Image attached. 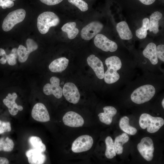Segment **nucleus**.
Returning <instances> with one entry per match:
<instances>
[{
    "label": "nucleus",
    "mask_w": 164,
    "mask_h": 164,
    "mask_svg": "<svg viewBox=\"0 0 164 164\" xmlns=\"http://www.w3.org/2000/svg\"><path fill=\"white\" fill-rule=\"evenodd\" d=\"M105 63L108 69L104 73V80L108 84L114 83L120 78V75L117 71L121 68V60L117 56H111L106 59Z\"/></svg>",
    "instance_id": "nucleus-1"
},
{
    "label": "nucleus",
    "mask_w": 164,
    "mask_h": 164,
    "mask_svg": "<svg viewBox=\"0 0 164 164\" xmlns=\"http://www.w3.org/2000/svg\"><path fill=\"white\" fill-rule=\"evenodd\" d=\"M60 20L55 13L45 12L40 14L37 19V27L39 32L44 34L47 33L50 27L55 26L60 23Z\"/></svg>",
    "instance_id": "nucleus-2"
},
{
    "label": "nucleus",
    "mask_w": 164,
    "mask_h": 164,
    "mask_svg": "<svg viewBox=\"0 0 164 164\" xmlns=\"http://www.w3.org/2000/svg\"><path fill=\"white\" fill-rule=\"evenodd\" d=\"M155 93L154 87L150 84L145 85L135 89L131 96L132 101L135 103L140 104L150 100Z\"/></svg>",
    "instance_id": "nucleus-3"
},
{
    "label": "nucleus",
    "mask_w": 164,
    "mask_h": 164,
    "mask_svg": "<svg viewBox=\"0 0 164 164\" xmlns=\"http://www.w3.org/2000/svg\"><path fill=\"white\" fill-rule=\"evenodd\" d=\"M139 123L142 129L147 128L148 132L154 133L164 125V120L162 118L152 117L149 114L143 113L140 117Z\"/></svg>",
    "instance_id": "nucleus-4"
},
{
    "label": "nucleus",
    "mask_w": 164,
    "mask_h": 164,
    "mask_svg": "<svg viewBox=\"0 0 164 164\" xmlns=\"http://www.w3.org/2000/svg\"><path fill=\"white\" fill-rule=\"evenodd\" d=\"M26 15L25 10L19 9L9 13L4 19L2 29L5 32L10 30L16 24L22 22Z\"/></svg>",
    "instance_id": "nucleus-5"
},
{
    "label": "nucleus",
    "mask_w": 164,
    "mask_h": 164,
    "mask_svg": "<svg viewBox=\"0 0 164 164\" xmlns=\"http://www.w3.org/2000/svg\"><path fill=\"white\" fill-rule=\"evenodd\" d=\"M92 138L88 135L80 136L73 142L71 150L74 153H80L89 150L93 144Z\"/></svg>",
    "instance_id": "nucleus-6"
},
{
    "label": "nucleus",
    "mask_w": 164,
    "mask_h": 164,
    "mask_svg": "<svg viewBox=\"0 0 164 164\" xmlns=\"http://www.w3.org/2000/svg\"><path fill=\"white\" fill-rule=\"evenodd\" d=\"M138 150L147 161H151L153 157L154 148L152 139L148 137L143 138L137 145Z\"/></svg>",
    "instance_id": "nucleus-7"
},
{
    "label": "nucleus",
    "mask_w": 164,
    "mask_h": 164,
    "mask_svg": "<svg viewBox=\"0 0 164 164\" xmlns=\"http://www.w3.org/2000/svg\"><path fill=\"white\" fill-rule=\"evenodd\" d=\"M95 45L98 48L105 52H111L116 51L118 48L116 43L109 39L105 35L101 34H97L94 39Z\"/></svg>",
    "instance_id": "nucleus-8"
},
{
    "label": "nucleus",
    "mask_w": 164,
    "mask_h": 164,
    "mask_svg": "<svg viewBox=\"0 0 164 164\" xmlns=\"http://www.w3.org/2000/svg\"><path fill=\"white\" fill-rule=\"evenodd\" d=\"M51 84H46L43 87V91L47 95L53 94L57 98L60 99L63 95L62 88L60 86V80L56 77H52L50 80Z\"/></svg>",
    "instance_id": "nucleus-9"
},
{
    "label": "nucleus",
    "mask_w": 164,
    "mask_h": 164,
    "mask_svg": "<svg viewBox=\"0 0 164 164\" xmlns=\"http://www.w3.org/2000/svg\"><path fill=\"white\" fill-rule=\"evenodd\" d=\"M103 24L98 21L92 22L85 26L81 32V37L85 40H89L97 34L102 30Z\"/></svg>",
    "instance_id": "nucleus-10"
},
{
    "label": "nucleus",
    "mask_w": 164,
    "mask_h": 164,
    "mask_svg": "<svg viewBox=\"0 0 164 164\" xmlns=\"http://www.w3.org/2000/svg\"><path fill=\"white\" fill-rule=\"evenodd\" d=\"M62 91L64 97L70 102L76 104L79 101L80 94L77 88L73 83H66L63 86Z\"/></svg>",
    "instance_id": "nucleus-11"
},
{
    "label": "nucleus",
    "mask_w": 164,
    "mask_h": 164,
    "mask_svg": "<svg viewBox=\"0 0 164 164\" xmlns=\"http://www.w3.org/2000/svg\"><path fill=\"white\" fill-rule=\"evenodd\" d=\"M31 115L34 119L38 121L46 122L50 120V116L46 107L41 103L34 105L32 110Z\"/></svg>",
    "instance_id": "nucleus-12"
},
{
    "label": "nucleus",
    "mask_w": 164,
    "mask_h": 164,
    "mask_svg": "<svg viewBox=\"0 0 164 164\" xmlns=\"http://www.w3.org/2000/svg\"><path fill=\"white\" fill-rule=\"evenodd\" d=\"M63 121L65 125L71 127H81L84 123L82 117L73 111L67 112L63 116Z\"/></svg>",
    "instance_id": "nucleus-13"
},
{
    "label": "nucleus",
    "mask_w": 164,
    "mask_h": 164,
    "mask_svg": "<svg viewBox=\"0 0 164 164\" xmlns=\"http://www.w3.org/2000/svg\"><path fill=\"white\" fill-rule=\"evenodd\" d=\"M88 65L94 71L97 77L102 79L104 77L103 64L102 61L93 54L89 56L87 58Z\"/></svg>",
    "instance_id": "nucleus-14"
},
{
    "label": "nucleus",
    "mask_w": 164,
    "mask_h": 164,
    "mask_svg": "<svg viewBox=\"0 0 164 164\" xmlns=\"http://www.w3.org/2000/svg\"><path fill=\"white\" fill-rule=\"evenodd\" d=\"M26 155L30 164H43L46 159V156L43 152L34 149L27 151Z\"/></svg>",
    "instance_id": "nucleus-15"
},
{
    "label": "nucleus",
    "mask_w": 164,
    "mask_h": 164,
    "mask_svg": "<svg viewBox=\"0 0 164 164\" xmlns=\"http://www.w3.org/2000/svg\"><path fill=\"white\" fill-rule=\"evenodd\" d=\"M103 113L98 114L100 121L106 125H110L112 121V118L117 113L116 109L111 106H105L103 108Z\"/></svg>",
    "instance_id": "nucleus-16"
},
{
    "label": "nucleus",
    "mask_w": 164,
    "mask_h": 164,
    "mask_svg": "<svg viewBox=\"0 0 164 164\" xmlns=\"http://www.w3.org/2000/svg\"><path fill=\"white\" fill-rule=\"evenodd\" d=\"M69 61V60L65 57L56 59L50 63L49 69L53 72H61L67 68Z\"/></svg>",
    "instance_id": "nucleus-17"
},
{
    "label": "nucleus",
    "mask_w": 164,
    "mask_h": 164,
    "mask_svg": "<svg viewBox=\"0 0 164 164\" xmlns=\"http://www.w3.org/2000/svg\"><path fill=\"white\" fill-rule=\"evenodd\" d=\"M143 56L148 59L152 64H156L158 62L156 52V46L154 43H149L142 52Z\"/></svg>",
    "instance_id": "nucleus-18"
},
{
    "label": "nucleus",
    "mask_w": 164,
    "mask_h": 164,
    "mask_svg": "<svg viewBox=\"0 0 164 164\" xmlns=\"http://www.w3.org/2000/svg\"><path fill=\"white\" fill-rule=\"evenodd\" d=\"M17 97V94L15 92L12 94L9 93L3 100L4 104L8 108L10 113L13 116L16 115L19 111L18 105L15 102Z\"/></svg>",
    "instance_id": "nucleus-19"
},
{
    "label": "nucleus",
    "mask_w": 164,
    "mask_h": 164,
    "mask_svg": "<svg viewBox=\"0 0 164 164\" xmlns=\"http://www.w3.org/2000/svg\"><path fill=\"white\" fill-rule=\"evenodd\" d=\"M116 30L120 38L124 40H129L133 37L132 33L125 21L118 23L116 26Z\"/></svg>",
    "instance_id": "nucleus-20"
},
{
    "label": "nucleus",
    "mask_w": 164,
    "mask_h": 164,
    "mask_svg": "<svg viewBox=\"0 0 164 164\" xmlns=\"http://www.w3.org/2000/svg\"><path fill=\"white\" fill-rule=\"evenodd\" d=\"M129 139L128 135L126 133H122L116 137L114 142L115 152L117 154L120 155L123 152V145L127 142Z\"/></svg>",
    "instance_id": "nucleus-21"
},
{
    "label": "nucleus",
    "mask_w": 164,
    "mask_h": 164,
    "mask_svg": "<svg viewBox=\"0 0 164 164\" xmlns=\"http://www.w3.org/2000/svg\"><path fill=\"white\" fill-rule=\"evenodd\" d=\"M162 14L159 12H155L152 13L150 17L149 31L155 34L157 33L159 31V21L162 17Z\"/></svg>",
    "instance_id": "nucleus-22"
},
{
    "label": "nucleus",
    "mask_w": 164,
    "mask_h": 164,
    "mask_svg": "<svg viewBox=\"0 0 164 164\" xmlns=\"http://www.w3.org/2000/svg\"><path fill=\"white\" fill-rule=\"evenodd\" d=\"M76 22H69L64 25L61 28L63 31L67 33L70 39H74L79 33V30L76 27Z\"/></svg>",
    "instance_id": "nucleus-23"
},
{
    "label": "nucleus",
    "mask_w": 164,
    "mask_h": 164,
    "mask_svg": "<svg viewBox=\"0 0 164 164\" xmlns=\"http://www.w3.org/2000/svg\"><path fill=\"white\" fill-rule=\"evenodd\" d=\"M119 126L122 130L129 135H134L137 133L136 129L130 125L129 118L127 116H125L121 118L119 122Z\"/></svg>",
    "instance_id": "nucleus-24"
},
{
    "label": "nucleus",
    "mask_w": 164,
    "mask_h": 164,
    "mask_svg": "<svg viewBox=\"0 0 164 164\" xmlns=\"http://www.w3.org/2000/svg\"><path fill=\"white\" fill-rule=\"evenodd\" d=\"M105 142L106 145L105 155L108 159H112L116 155L114 142L112 138L109 136L106 137L105 140Z\"/></svg>",
    "instance_id": "nucleus-25"
},
{
    "label": "nucleus",
    "mask_w": 164,
    "mask_h": 164,
    "mask_svg": "<svg viewBox=\"0 0 164 164\" xmlns=\"http://www.w3.org/2000/svg\"><path fill=\"white\" fill-rule=\"evenodd\" d=\"M150 21L147 18H145L142 20V26L137 29L135 32L136 36L140 39H143L146 37L148 30H149Z\"/></svg>",
    "instance_id": "nucleus-26"
},
{
    "label": "nucleus",
    "mask_w": 164,
    "mask_h": 164,
    "mask_svg": "<svg viewBox=\"0 0 164 164\" xmlns=\"http://www.w3.org/2000/svg\"><path fill=\"white\" fill-rule=\"evenodd\" d=\"M29 142L33 149L43 152L46 150L45 145L43 144L41 139L36 136L31 137L29 139Z\"/></svg>",
    "instance_id": "nucleus-27"
},
{
    "label": "nucleus",
    "mask_w": 164,
    "mask_h": 164,
    "mask_svg": "<svg viewBox=\"0 0 164 164\" xmlns=\"http://www.w3.org/2000/svg\"><path fill=\"white\" fill-rule=\"evenodd\" d=\"M14 147L13 141L9 137L2 138L0 139V151L10 152L13 150Z\"/></svg>",
    "instance_id": "nucleus-28"
},
{
    "label": "nucleus",
    "mask_w": 164,
    "mask_h": 164,
    "mask_svg": "<svg viewBox=\"0 0 164 164\" xmlns=\"http://www.w3.org/2000/svg\"><path fill=\"white\" fill-rule=\"evenodd\" d=\"M17 53L19 62L24 63L27 60L30 53L27 48L20 45L17 49Z\"/></svg>",
    "instance_id": "nucleus-29"
},
{
    "label": "nucleus",
    "mask_w": 164,
    "mask_h": 164,
    "mask_svg": "<svg viewBox=\"0 0 164 164\" xmlns=\"http://www.w3.org/2000/svg\"><path fill=\"white\" fill-rule=\"evenodd\" d=\"M68 2L77 7L82 12L87 11L88 9L87 3L83 0H68Z\"/></svg>",
    "instance_id": "nucleus-30"
},
{
    "label": "nucleus",
    "mask_w": 164,
    "mask_h": 164,
    "mask_svg": "<svg viewBox=\"0 0 164 164\" xmlns=\"http://www.w3.org/2000/svg\"><path fill=\"white\" fill-rule=\"evenodd\" d=\"M18 56L17 50L14 48L11 51V53L8 55H6V59L8 63L10 65H14L16 63V59Z\"/></svg>",
    "instance_id": "nucleus-31"
},
{
    "label": "nucleus",
    "mask_w": 164,
    "mask_h": 164,
    "mask_svg": "<svg viewBox=\"0 0 164 164\" xmlns=\"http://www.w3.org/2000/svg\"><path fill=\"white\" fill-rule=\"evenodd\" d=\"M27 48L29 50L30 53L34 51L38 48L37 43L32 39H28L26 42Z\"/></svg>",
    "instance_id": "nucleus-32"
},
{
    "label": "nucleus",
    "mask_w": 164,
    "mask_h": 164,
    "mask_svg": "<svg viewBox=\"0 0 164 164\" xmlns=\"http://www.w3.org/2000/svg\"><path fill=\"white\" fill-rule=\"evenodd\" d=\"M11 124L9 122H4L0 120V134L11 131Z\"/></svg>",
    "instance_id": "nucleus-33"
},
{
    "label": "nucleus",
    "mask_w": 164,
    "mask_h": 164,
    "mask_svg": "<svg viewBox=\"0 0 164 164\" xmlns=\"http://www.w3.org/2000/svg\"><path fill=\"white\" fill-rule=\"evenodd\" d=\"M156 52L158 58L161 60L164 61V45L161 44L156 47Z\"/></svg>",
    "instance_id": "nucleus-34"
},
{
    "label": "nucleus",
    "mask_w": 164,
    "mask_h": 164,
    "mask_svg": "<svg viewBox=\"0 0 164 164\" xmlns=\"http://www.w3.org/2000/svg\"><path fill=\"white\" fill-rule=\"evenodd\" d=\"M42 3L48 5H53L57 4L63 0H39Z\"/></svg>",
    "instance_id": "nucleus-35"
},
{
    "label": "nucleus",
    "mask_w": 164,
    "mask_h": 164,
    "mask_svg": "<svg viewBox=\"0 0 164 164\" xmlns=\"http://www.w3.org/2000/svg\"><path fill=\"white\" fill-rule=\"evenodd\" d=\"M14 2L12 1H9L6 2L1 6L2 9H5L7 8H10L13 6Z\"/></svg>",
    "instance_id": "nucleus-36"
},
{
    "label": "nucleus",
    "mask_w": 164,
    "mask_h": 164,
    "mask_svg": "<svg viewBox=\"0 0 164 164\" xmlns=\"http://www.w3.org/2000/svg\"><path fill=\"white\" fill-rule=\"evenodd\" d=\"M142 3L145 5H149L153 3L155 0H139Z\"/></svg>",
    "instance_id": "nucleus-37"
},
{
    "label": "nucleus",
    "mask_w": 164,
    "mask_h": 164,
    "mask_svg": "<svg viewBox=\"0 0 164 164\" xmlns=\"http://www.w3.org/2000/svg\"><path fill=\"white\" fill-rule=\"evenodd\" d=\"M9 163V160L7 158L0 157V164H8Z\"/></svg>",
    "instance_id": "nucleus-38"
},
{
    "label": "nucleus",
    "mask_w": 164,
    "mask_h": 164,
    "mask_svg": "<svg viewBox=\"0 0 164 164\" xmlns=\"http://www.w3.org/2000/svg\"><path fill=\"white\" fill-rule=\"evenodd\" d=\"M6 58L4 57H2L0 59V63L2 64H5L6 63Z\"/></svg>",
    "instance_id": "nucleus-39"
},
{
    "label": "nucleus",
    "mask_w": 164,
    "mask_h": 164,
    "mask_svg": "<svg viewBox=\"0 0 164 164\" xmlns=\"http://www.w3.org/2000/svg\"><path fill=\"white\" fill-rule=\"evenodd\" d=\"M15 1V0H0V6H2L7 1Z\"/></svg>",
    "instance_id": "nucleus-40"
},
{
    "label": "nucleus",
    "mask_w": 164,
    "mask_h": 164,
    "mask_svg": "<svg viewBox=\"0 0 164 164\" xmlns=\"http://www.w3.org/2000/svg\"><path fill=\"white\" fill-rule=\"evenodd\" d=\"M5 53H6L5 50L2 48H0V56H2Z\"/></svg>",
    "instance_id": "nucleus-41"
},
{
    "label": "nucleus",
    "mask_w": 164,
    "mask_h": 164,
    "mask_svg": "<svg viewBox=\"0 0 164 164\" xmlns=\"http://www.w3.org/2000/svg\"><path fill=\"white\" fill-rule=\"evenodd\" d=\"M17 109L19 111H22L23 109L22 107L20 105H18Z\"/></svg>",
    "instance_id": "nucleus-42"
},
{
    "label": "nucleus",
    "mask_w": 164,
    "mask_h": 164,
    "mask_svg": "<svg viewBox=\"0 0 164 164\" xmlns=\"http://www.w3.org/2000/svg\"><path fill=\"white\" fill-rule=\"evenodd\" d=\"M164 99H163L162 100V106L163 108H164Z\"/></svg>",
    "instance_id": "nucleus-43"
},
{
    "label": "nucleus",
    "mask_w": 164,
    "mask_h": 164,
    "mask_svg": "<svg viewBox=\"0 0 164 164\" xmlns=\"http://www.w3.org/2000/svg\"><path fill=\"white\" fill-rule=\"evenodd\" d=\"M64 83V82H62L61 83V84H63Z\"/></svg>",
    "instance_id": "nucleus-44"
}]
</instances>
